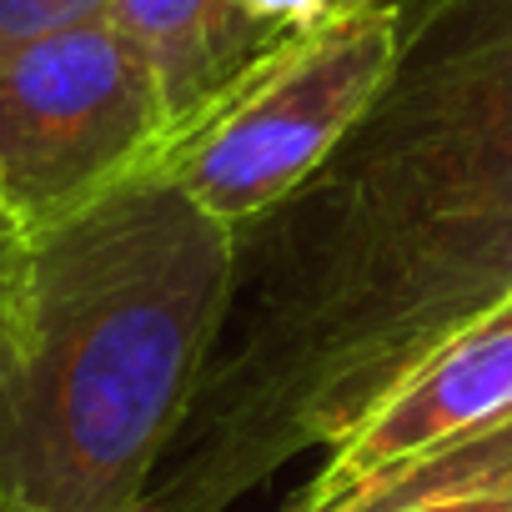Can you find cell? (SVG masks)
Masks as SVG:
<instances>
[{
	"label": "cell",
	"mask_w": 512,
	"mask_h": 512,
	"mask_svg": "<svg viewBox=\"0 0 512 512\" xmlns=\"http://www.w3.org/2000/svg\"><path fill=\"white\" fill-rule=\"evenodd\" d=\"M422 0H337V16L342 11H412Z\"/></svg>",
	"instance_id": "cell-12"
},
{
	"label": "cell",
	"mask_w": 512,
	"mask_h": 512,
	"mask_svg": "<svg viewBox=\"0 0 512 512\" xmlns=\"http://www.w3.org/2000/svg\"><path fill=\"white\" fill-rule=\"evenodd\" d=\"M241 11L262 36L287 46V41H302L307 31H317L322 21H332L337 0H241Z\"/></svg>",
	"instance_id": "cell-10"
},
{
	"label": "cell",
	"mask_w": 512,
	"mask_h": 512,
	"mask_svg": "<svg viewBox=\"0 0 512 512\" xmlns=\"http://www.w3.org/2000/svg\"><path fill=\"white\" fill-rule=\"evenodd\" d=\"M101 11H111V0H0V56Z\"/></svg>",
	"instance_id": "cell-9"
},
{
	"label": "cell",
	"mask_w": 512,
	"mask_h": 512,
	"mask_svg": "<svg viewBox=\"0 0 512 512\" xmlns=\"http://www.w3.org/2000/svg\"><path fill=\"white\" fill-rule=\"evenodd\" d=\"M322 512H512V417L462 432Z\"/></svg>",
	"instance_id": "cell-8"
},
{
	"label": "cell",
	"mask_w": 512,
	"mask_h": 512,
	"mask_svg": "<svg viewBox=\"0 0 512 512\" xmlns=\"http://www.w3.org/2000/svg\"><path fill=\"white\" fill-rule=\"evenodd\" d=\"M512 126V0H427L387 86L337 151H402Z\"/></svg>",
	"instance_id": "cell-5"
},
{
	"label": "cell",
	"mask_w": 512,
	"mask_h": 512,
	"mask_svg": "<svg viewBox=\"0 0 512 512\" xmlns=\"http://www.w3.org/2000/svg\"><path fill=\"white\" fill-rule=\"evenodd\" d=\"M231 292L236 231L151 166L41 231L0 322V512H146Z\"/></svg>",
	"instance_id": "cell-2"
},
{
	"label": "cell",
	"mask_w": 512,
	"mask_h": 512,
	"mask_svg": "<svg viewBox=\"0 0 512 512\" xmlns=\"http://www.w3.org/2000/svg\"><path fill=\"white\" fill-rule=\"evenodd\" d=\"M171 141L166 101L111 11L0 56V196L36 241Z\"/></svg>",
	"instance_id": "cell-4"
},
{
	"label": "cell",
	"mask_w": 512,
	"mask_h": 512,
	"mask_svg": "<svg viewBox=\"0 0 512 512\" xmlns=\"http://www.w3.org/2000/svg\"><path fill=\"white\" fill-rule=\"evenodd\" d=\"M512 417V297L417 362L327 457L287 512H322L352 487L462 437Z\"/></svg>",
	"instance_id": "cell-6"
},
{
	"label": "cell",
	"mask_w": 512,
	"mask_h": 512,
	"mask_svg": "<svg viewBox=\"0 0 512 512\" xmlns=\"http://www.w3.org/2000/svg\"><path fill=\"white\" fill-rule=\"evenodd\" d=\"M407 11H342L256 66L151 171L171 176L211 221L246 231L297 196L357 131L392 76Z\"/></svg>",
	"instance_id": "cell-3"
},
{
	"label": "cell",
	"mask_w": 512,
	"mask_h": 512,
	"mask_svg": "<svg viewBox=\"0 0 512 512\" xmlns=\"http://www.w3.org/2000/svg\"><path fill=\"white\" fill-rule=\"evenodd\" d=\"M26 272H31V236L16 221V211L0 196V322L11 317V307L26 292Z\"/></svg>",
	"instance_id": "cell-11"
},
{
	"label": "cell",
	"mask_w": 512,
	"mask_h": 512,
	"mask_svg": "<svg viewBox=\"0 0 512 512\" xmlns=\"http://www.w3.org/2000/svg\"><path fill=\"white\" fill-rule=\"evenodd\" d=\"M512 297V126L337 151L236 236L241 312L156 467L146 512H226L337 447L417 362Z\"/></svg>",
	"instance_id": "cell-1"
},
{
	"label": "cell",
	"mask_w": 512,
	"mask_h": 512,
	"mask_svg": "<svg viewBox=\"0 0 512 512\" xmlns=\"http://www.w3.org/2000/svg\"><path fill=\"white\" fill-rule=\"evenodd\" d=\"M111 21L151 66L171 141L206 121L256 66L282 51L246 21L241 0H111Z\"/></svg>",
	"instance_id": "cell-7"
}]
</instances>
